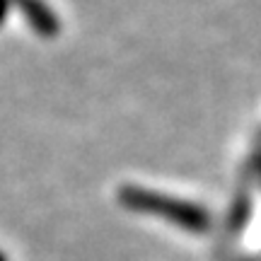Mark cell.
Masks as SVG:
<instances>
[{
	"label": "cell",
	"instance_id": "obj_1",
	"mask_svg": "<svg viewBox=\"0 0 261 261\" xmlns=\"http://www.w3.org/2000/svg\"><path fill=\"white\" fill-rule=\"evenodd\" d=\"M119 198L130 211L162 215V218H167L174 225L184 227V230H191V232H203V230L211 227V215L205 213L203 208L189 203V201L169 198V196H162L158 191H148V189H138V187L121 189Z\"/></svg>",
	"mask_w": 261,
	"mask_h": 261
},
{
	"label": "cell",
	"instance_id": "obj_2",
	"mask_svg": "<svg viewBox=\"0 0 261 261\" xmlns=\"http://www.w3.org/2000/svg\"><path fill=\"white\" fill-rule=\"evenodd\" d=\"M17 10L22 12V17L29 22V27L37 32L39 37H56L58 29H61V22L54 15V10L48 8L44 0H15Z\"/></svg>",
	"mask_w": 261,
	"mask_h": 261
},
{
	"label": "cell",
	"instance_id": "obj_3",
	"mask_svg": "<svg viewBox=\"0 0 261 261\" xmlns=\"http://www.w3.org/2000/svg\"><path fill=\"white\" fill-rule=\"evenodd\" d=\"M8 10H10V0H0V24L8 17Z\"/></svg>",
	"mask_w": 261,
	"mask_h": 261
},
{
	"label": "cell",
	"instance_id": "obj_4",
	"mask_svg": "<svg viewBox=\"0 0 261 261\" xmlns=\"http://www.w3.org/2000/svg\"><path fill=\"white\" fill-rule=\"evenodd\" d=\"M0 261H5V256H3V254H0Z\"/></svg>",
	"mask_w": 261,
	"mask_h": 261
}]
</instances>
